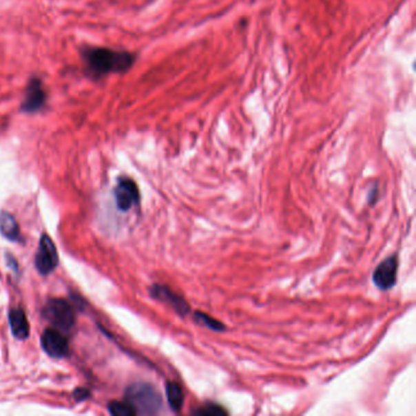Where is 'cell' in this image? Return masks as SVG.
Returning a JSON list of instances; mask_svg holds the SVG:
<instances>
[{"mask_svg": "<svg viewBox=\"0 0 416 416\" xmlns=\"http://www.w3.org/2000/svg\"><path fill=\"white\" fill-rule=\"evenodd\" d=\"M85 60L92 74L104 76L126 72L134 65V56L128 52L93 48L85 50Z\"/></svg>", "mask_w": 416, "mask_h": 416, "instance_id": "1", "label": "cell"}, {"mask_svg": "<svg viewBox=\"0 0 416 416\" xmlns=\"http://www.w3.org/2000/svg\"><path fill=\"white\" fill-rule=\"evenodd\" d=\"M126 402L134 406L137 414L152 415L159 413L163 406L159 392L152 384H134L126 390Z\"/></svg>", "mask_w": 416, "mask_h": 416, "instance_id": "2", "label": "cell"}, {"mask_svg": "<svg viewBox=\"0 0 416 416\" xmlns=\"http://www.w3.org/2000/svg\"><path fill=\"white\" fill-rule=\"evenodd\" d=\"M43 316L61 331H70L75 325V313L64 299H50L43 308Z\"/></svg>", "mask_w": 416, "mask_h": 416, "instance_id": "3", "label": "cell"}, {"mask_svg": "<svg viewBox=\"0 0 416 416\" xmlns=\"http://www.w3.org/2000/svg\"><path fill=\"white\" fill-rule=\"evenodd\" d=\"M34 264L41 275H48L58 267L59 256L56 251V247L49 236L43 235L41 237Z\"/></svg>", "mask_w": 416, "mask_h": 416, "instance_id": "4", "label": "cell"}, {"mask_svg": "<svg viewBox=\"0 0 416 416\" xmlns=\"http://www.w3.org/2000/svg\"><path fill=\"white\" fill-rule=\"evenodd\" d=\"M41 344L43 351L47 353L49 357L63 359L70 354L69 342L55 329H47L43 332Z\"/></svg>", "mask_w": 416, "mask_h": 416, "instance_id": "5", "label": "cell"}, {"mask_svg": "<svg viewBox=\"0 0 416 416\" xmlns=\"http://www.w3.org/2000/svg\"><path fill=\"white\" fill-rule=\"evenodd\" d=\"M116 205L121 211H127L139 203V191L137 185L131 178H120L114 191Z\"/></svg>", "mask_w": 416, "mask_h": 416, "instance_id": "6", "label": "cell"}, {"mask_svg": "<svg viewBox=\"0 0 416 416\" xmlns=\"http://www.w3.org/2000/svg\"><path fill=\"white\" fill-rule=\"evenodd\" d=\"M397 272H398L397 256H392L384 259V262H379L377 267L375 269L374 275H373L375 286L384 291L395 287V282H397Z\"/></svg>", "mask_w": 416, "mask_h": 416, "instance_id": "7", "label": "cell"}, {"mask_svg": "<svg viewBox=\"0 0 416 416\" xmlns=\"http://www.w3.org/2000/svg\"><path fill=\"white\" fill-rule=\"evenodd\" d=\"M150 294L152 297L158 300L164 302L166 304L170 305L176 311L180 316H186L191 311L189 305L185 299L180 297L178 294L172 292L169 287L163 286V284H154L150 287Z\"/></svg>", "mask_w": 416, "mask_h": 416, "instance_id": "8", "label": "cell"}, {"mask_svg": "<svg viewBox=\"0 0 416 416\" xmlns=\"http://www.w3.org/2000/svg\"><path fill=\"white\" fill-rule=\"evenodd\" d=\"M45 103V92L43 90L42 82L38 79H32L27 87L26 96L21 104L22 112H34L42 109Z\"/></svg>", "mask_w": 416, "mask_h": 416, "instance_id": "9", "label": "cell"}, {"mask_svg": "<svg viewBox=\"0 0 416 416\" xmlns=\"http://www.w3.org/2000/svg\"><path fill=\"white\" fill-rule=\"evenodd\" d=\"M11 332L17 340H26L30 336V324L21 308H14L9 313Z\"/></svg>", "mask_w": 416, "mask_h": 416, "instance_id": "10", "label": "cell"}, {"mask_svg": "<svg viewBox=\"0 0 416 416\" xmlns=\"http://www.w3.org/2000/svg\"><path fill=\"white\" fill-rule=\"evenodd\" d=\"M0 233L11 242H20L21 235L17 220L6 211L0 213Z\"/></svg>", "mask_w": 416, "mask_h": 416, "instance_id": "11", "label": "cell"}, {"mask_svg": "<svg viewBox=\"0 0 416 416\" xmlns=\"http://www.w3.org/2000/svg\"><path fill=\"white\" fill-rule=\"evenodd\" d=\"M166 397H167L169 406L172 410H181L183 403H185V395H183V391L180 384L172 382V381L167 382L166 384Z\"/></svg>", "mask_w": 416, "mask_h": 416, "instance_id": "12", "label": "cell"}, {"mask_svg": "<svg viewBox=\"0 0 416 416\" xmlns=\"http://www.w3.org/2000/svg\"><path fill=\"white\" fill-rule=\"evenodd\" d=\"M194 320L197 321L199 325L204 326V327H208L209 330H213V331H225V325L222 322L214 319L209 315L200 313V311H196L194 313Z\"/></svg>", "mask_w": 416, "mask_h": 416, "instance_id": "13", "label": "cell"}, {"mask_svg": "<svg viewBox=\"0 0 416 416\" xmlns=\"http://www.w3.org/2000/svg\"><path fill=\"white\" fill-rule=\"evenodd\" d=\"M107 410L115 416H134L137 415V413L134 409V406H131L129 403H127L126 400L125 402H112L109 403L107 406Z\"/></svg>", "mask_w": 416, "mask_h": 416, "instance_id": "14", "label": "cell"}, {"mask_svg": "<svg viewBox=\"0 0 416 416\" xmlns=\"http://www.w3.org/2000/svg\"><path fill=\"white\" fill-rule=\"evenodd\" d=\"M193 413L197 414V415L205 416H219L229 414L227 410H225L222 406H216V404H209V406H203V408H199V409L193 411Z\"/></svg>", "mask_w": 416, "mask_h": 416, "instance_id": "15", "label": "cell"}]
</instances>
